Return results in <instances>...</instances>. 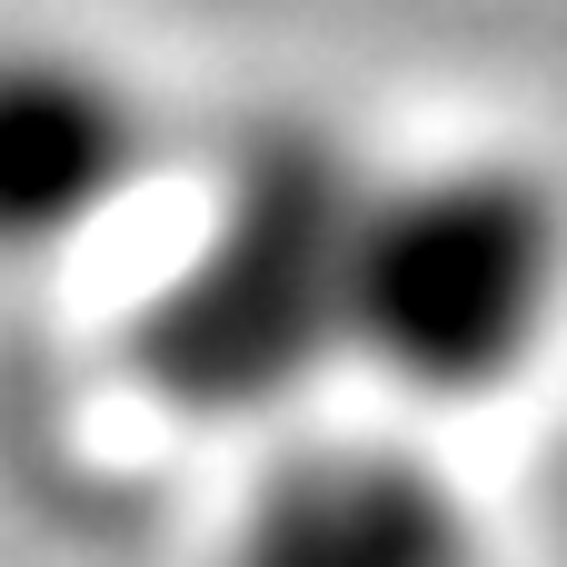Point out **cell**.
Segmentation results:
<instances>
[{
	"mask_svg": "<svg viewBox=\"0 0 567 567\" xmlns=\"http://www.w3.org/2000/svg\"><path fill=\"white\" fill-rule=\"evenodd\" d=\"M369 159L329 120H249L189 259L130 319V379L179 419H269L349 359V249Z\"/></svg>",
	"mask_w": 567,
	"mask_h": 567,
	"instance_id": "1",
	"label": "cell"
},
{
	"mask_svg": "<svg viewBox=\"0 0 567 567\" xmlns=\"http://www.w3.org/2000/svg\"><path fill=\"white\" fill-rule=\"evenodd\" d=\"M567 309V199L548 169L458 150L369 169L349 249V359L409 399H498Z\"/></svg>",
	"mask_w": 567,
	"mask_h": 567,
	"instance_id": "2",
	"label": "cell"
},
{
	"mask_svg": "<svg viewBox=\"0 0 567 567\" xmlns=\"http://www.w3.org/2000/svg\"><path fill=\"white\" fill-rule=\"evenodd\" d=\"M159 159L150 90L80 40H0V259L90 239Z\"/></svg>",
	"mask_w": 567,
	"mask_h": 567,
	"instance_id": "3",
	"label": "cell"
},
{
	"mask_svg": "<svg viewBox=\"0 0 567 567\" xmlns=\"http://www.w3.org/2000/svg\"><path fill=\"white\" fill-rule=\"evenodd\" d=\"M229 567H498L468 498L399 439L289 449L239 518Z\"/></svg>",
	"mask_w": 567,
	"mask_h": 567,
	"instance_id": "4",
	"label": "cell"
}]
</instances>
